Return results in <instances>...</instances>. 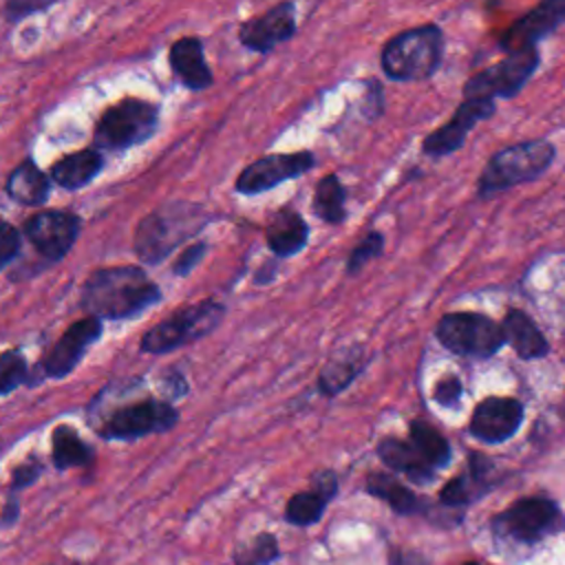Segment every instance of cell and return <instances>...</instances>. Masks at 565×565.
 <instances>
[{
  "instance_id": "cell-1",
  "label": "cell",
  "mask_w": 565,
  "mask_h": 565,
  "mask_svg": "<svg viewBox=\"0 0 565 565\" xmlns=\"http://www.w3.org/2000/svg\"><path fill=\"white\" fill-rule=\"evenodd\" d=\"M161 287L143 265H110L93 269L79 289V307L97 320H130L159 305Z\"/></svg>"
},
{
  "instance_id": "cell-2",
  "label": "cell",
  "mask_w": 565,
  "mask_h": 565,
  "mask_svg": "<svg viewBox=\"0 0 565 565\" xmlns=\"http://www.w3.org/2000/svg\"><path fill=\"white\" fill-rule=\"evenodd\" d=\"M216 218L218 216L201 203L168 201L139 218L132 234V249L143 265H161L168 254Z\"/></svg>"
},
{
  "instance_id": "cell-3",
  "label": "cell",
  "mask_w": 565,
  "mask_h": 565,
  "mask_svg": "<svg viewBox=\"0 0 565 565\" xmlns=\"http://www.w3.org/2000/svg\"><path fill=\"white\" fill-rule=\"evenodd\" d=\"M227 307L221 300L203 298L177 307L168 318L152 324L139 340V351L166 355L201 338H207L223 322Z\"/></svg>"
},
{
  "instance_id": "cell-4",
  "label": "cell",
  "mask_w": 565,
  "mask_h": 565,
  "mask_svg": "<svg viewBox=\"0 0 565 565\" xmlns=\"http://www.w3.org/2000/svg\"><path fill=\"white\" fill-rule=\"evenodd\" d=\"M161 106L141 97H126L97 117L93 130V148L99 152H121L146 143L159 128Z\"/></svg>"
},
{
  "instance_id": "cell-5",
  "label": "cell",
  "mask_w": 565,
  "mask_h": 565,
  "mask_svg": "<svg viewBox=\"0 0 565 565\" xmlns=\"http://www.w3.org/2000/svg\"><path fill=\"white\" fill-rule=\"evenodd\" d=\"M441 49L444 35L435 24L402 31L382 49V71L395 82L426 79L439 66Z\"/></svg>"
},
{
  "instance_id": "cell-6",
  "label": "cell",
  "mask_w": 565,
  "mask_h": 565,
  "mask_svg": "<svg viewBox=\"0 0 565 565\" xmlns=\"http://www.w3.org/2000/svg\"><path fill=\"white\" fill-rule=\"evenodd\" d=\"M181 419L179 408L157 395L117 404L93 428L106 441H135L148 435H163Z\"/></svg>"
},
{
  "instance_id": "cell-7",
  "label": "cell",
  "mask_w": 565,
  "mask_h": 565,
  "mask_svg": "<svg viewBox=\"0 0 565 565\" xmlns=\"http://www.w3.org/2000/svg\"><path fill=\"white\" fill-rule=\"evenodd\" d=\"M554 159V146L550 141H521L499 150L481 172L479 194L490 196L523 181L543 174Z\"/></svg>"
},
{
  "instance_id": "cell-8",
  "label": "cell",
  "mask_w": 565,
  "mask_h": 565,
  "mask_svg": "<svg viewBox=\"0 0 565 565\" xmlns=\"http://www.w3.org/2000/svg\"><path fill=\"white\" fill-rule=\"evenodd\" d=\"M102 333H104V322L90 316L68 324L64 333L55 340V344L33 364L29 386L33 388L44 380L68 377L77 369V364L84 360L88 349L95 342H99Z\"/></svg>"
},
{
  "instance_id": "cell-9",
  "label": "cell",
  "mask_w": 565,
  "mask_h": 565,
  "mask_svg": "<svg viewBox=\"0 0 565 565\" xmlns=\"http://www.w3.org/2000/svg\"><path fill=\"white\" fill-rule=\"evenodd\" d=\"M494 532L514 543H536L561 530H565V516L550 499H521L501 512L494 523Z\"/></svg>"
},
{
  "instance_id": "cell-10",
  "label": "cell",
  "mask_w": 565,
  "mask_h": 565,
  "mask_svg": "<svg viewBox=\"0 0 565 565\" xmlns=\"http://www.w3.org/2000/svg\"><path fill=\"white\" fill-rule=\"evenodd\" d=\"M437 338L452 353L472 358H490L505 344L501 324L481 313H448L437 324Z\"/></svg>"
},
{
  "instance_id": "cell-11",
  "label": "cell",
  "mask_w": 565,
  "mask_h": 565,
  "mask_svg": "<svg viewBox=\"0 0 565 565\" xmlns=\"http://www.w3.org/2000/svg\"><path fill=\"white\" fill-rule=\"evenodd\" d=\"M316 168V154L311 150L274 152L247 163L234 181V190L243 196H254L278 188L285 181L298 179Z\"/></svg>"
},
{
  "instance_id": "cell-12",
  "label": "cell",
  "mask_w": 565,
  "mask_h": 565,
  "mask_svg": "<svg viewBox=\"0 0 565 565\" xmlns=\"http://www.w3.org/2000/svg\"><path fill=\"white\" fill-rule=\"evenodd\" d=\"M82 232V216L71 210H44L22 223V236L49 263H60L73 249Z\"/></svg>"
},
{
  "instance_id": "cell-13",
  "label": "cell",
  "mask_w": 565,
  "mask_h": 565,
  "mask_svg": "<svg viewBox=\"0 0 565 565\" xmlns=\"http://www.w3.org/2000/svg\"><path fill=\"white\" fill-rule=\"evenodd\" d=\"M539 64L534 49H521L508 53L501 62L470 77L463 86V99H494L510 97L530 79Z\"/></svg>"
},
{
  "instance_id": "cell-14",
  "label": "cell",
  "mask_w": 565,
  "mask_h": 565,
  "mask_svg": "<svg viewBox=\"0 0 565 565\" xmlns=\"http://www.w3.org/2000/svg\"><path fill=\"white\" fill-rule=\"evenodd\" d=\"M296 31H298L296 4L285 0V2L269 7L267 11H263L258 15L243 20L238 24L236 38L243 49H247L252 53L267 55L278 44L291 40L296 35Z\"/></svg>"
},
{
  "instance_id": "cell-15",
  "label": "cell",
  "mask_w": 565,
  "mask_h": 565,
  "mask_svg": "<svg viewBox=\"0 0 565 565\" xmlns=\"http://www.w3.org/2000/svg\"><path fill=\"white\" fill-rule=\"evenodd\" d=\"M523 422V406L512 397L483 399L470 419V433L488 444H501L510 439Z\"/></svg>"
},
{
  "instance_id": "cell-16",
  "label": "cell",
  "mask_w": 565,
  "mask_h": 565,
  "mask_svg": "<svg viewBox=\"0 0 565 565\" xmlns=\"http://www.w3.org/2000/svg\"><path fill=\"white\" fill-rule=\"evenodd\" d=\"M494 113V102L492 99H463L457 113L435 132H430L424 139V152L430 157H444L455 152L466 135L472 130V126Z\"/></svg>"
},
{
  "instance_id": "cell-17",
  "label": "cell",
  "mask_w": 565,
  "mask_h": 565,
  "mask_svg": "<svg viewBox=\"0 0 565 565\" xmlns=\"http://www.w3.org/2000/svg\"><path fill=\"white\" fill-rule=\"evenodd\" d=\"M168 64L172 75L192 93H201L214 84V73L205 60L203 40L183 35L168 49Z\"/></svg>"
},
{
  "instance_id": "cell-18",
  "label": "cell",
  "mask_w": 565,
  "mask_h": 565,
  "mask_svg": "<svg viewBox=\"0 0 565 565\" xmlns=\"http://www.w3.org/2000/svg\"><path fill=\"white\" fill-rule=\"evenodd\" d=\"M265 243L274 258H291L307 247L309 225L298 210L282 205L267 216Z\"/></svg>"
},
{
  "instance_id": "cell-19",
  "label": "cell",
  "mask_w": 565,
  "mask_h": 565,
  "mask_svg": "<svg viewBox=\"0 0 565 565\" xmlns=\"http://www.w3.org/2000/svg\"><path fill=\"white\" fill-rule=\"evenodd\" d=\"M51 177L44 172L33 157H24L13 166L4 179V194L24 207H40L49 201Z\"/></svg>"
},
{
  "instance_id": "cell-20",
  "label": "cell",
  "mask_w": 565,
  "mask_h": 565,
  "mask_svg": "<svg viewBox=\"0 0 565 565\" xmlns=\"http://www.w3.org/2000/svg\"><path fill=\"white\" fill-rule=\"evenodd\" d=\"M104 163V154L97 148H82L53 161L49 168V177L57 188L75 192L90 185L102 174Z\"/></svg>"
},
{
  "instance_id": "cell-21",
  "label": "cell",
  "mask_w": 565,
  "mask_h": 565,
  "mask_svg": "<svg viewBox=\"0 0 565 565\" xmlns=\"http://www.w3.org/2000/svg\"><path fill=\"white\" fill-rule=\"evenodd\" d=\"M563 20H565V2H554V0L543 2L534 11H530L523 20L512 24L503 35L501 44L510 53L521 49H534V42L547 35L552 29H556Z\"/></svg>"
},
{
  "instance_id": "cell-22",
  "label": "cell",
  "mask_w": 565,
  "mask_h": 565,
  "mask_svg": "<svg viewBox=\"0 0 565 565\" xmlns=\"http://www.w3.org/2000/svg\"><path fill=\"white\" fill-rule=\"evenodd\" d=\"M51 459L57 470L84 468L95 459V448L71 424H57L51 433Z\"/></svg>"
},
{
  "instance_id": "cell-23",
  "label": "cell",
  "mask_w": 565,
  "mask_h": 565,
  "mask_svg": "<svg viewBox=\"0 0 565 565\" xmlns=\"http://www.w3.org/2000/svg\"><path fill=\"white\" fill-rule=\"evenodd\" d=\"M377 455L388 468L406 475L413 481H430L433 479L435 470L419 455V450L411 444V439L402 441L395 437H386L377 444Z\"/></svg>"
},
{
  "instance_id": "cell-24",
  "label": "cell",
  "mask_w": 565,
  "mask_h": 565,
  "mask_svg": "<svg viewBox=\"0 0 565 565\" xmlns=\"http://www.w3.org/2000/svg\"><path fill=\"white\" fill-rule=\"evenodd\" d=\"M501 329H503L505 342H510L514 347L519 358L536 360L547 353V342H545L543 333L523 311H519V309L508 311Z\"/></svg>"
},
{
  "instance_id": "cell-25",
  "label": "cell",
  "mask_w": 565,
  "mask_h": 565,
  "mask_svg": "<svg viewBox=\"0 0 565 565\" xmlns=\"http://www.w3.org/2000/svg\"><path fill=\"white\" fill-rule=\"evenodd\" d=\"M311 210L329 225H340L347 218V188L338 174H327L316 183Z\"/></svg>"
},
{
  "instance_id": "cell-26",
  "label": "cell",
  "mask_w": 565,
  "mask_h": 565,
  "mask_svg": "<svg viewBox=\"0 0 565 565\" xmlns=\"http://www.w3.org/2000/svg\"><path fill=\"white\" fill-rule=\"evenodd\" d=\"M362 371L360 353L349 351L347 355H338L324 364V369L318 375V391L322 395H338L342 393Z\"/></svg>"
},
{
  "instance_id": "cell-27",
  "label": "cell",
  "mask_w": 565,
  "mask_h": 565,
  "mask_svg": "<svg viewBox=\"0 0 565 565\" xmlns=\"http://www.w3.org/2000/svg\"><path fill=\"white\" fill-rule=\"evenodd\" d=\"M366 490L373 497L384 499L399 514H413L419 508V501L415 499V494L406 486H402L397 479H393V477H388L384 472L369 475Z\"/></svg>"
},
{
  "instance_id": "cell-28",
  "label": "cell",
  "mask_w": 565,
  "mask_h": 565,
  "mask_svg": "<svg viewBox=\"0 0 565 565\" xmlns=\"http://www.w3.org/2000/svg\"><path fill=\"white\" fill-rule=\"evenodd\" d=\"M411 444L419 450V455L428 461V466L441 468L450 461V446L448 441L441 437V433H437L430 424L426 422H413L411 424Z\"/></svg>"
},
{
  "instance_id": "cell-29",
  "label": "cell",
  "mask_w": 565,
  "mask_h": 565,
  "mask_svg": "<svg viewBox=\"0 0 565 565\" xmlns=\"http://www.w3.org/2000/svg\"><path fill=\"white\" fill-rule=\"evenodd\" d=\"M31 364L20 349L0 351V397L31 384Z\"/></svg>"
},
{
  "instance_id": "cell-30",
  "label": "cell",
  "mask_w": 565,
  "mask_h": 565,
  "mask_svg": "<svg viewBox=\"0 0 565 565\" xmlns=\"http://www.w3.org/2000/svg\"><path fill=\"white\" fill-rule=\"evenodd\" d=\"M329 503L327 497H322L320 492L316 490H307V492H296L289 501H287V508H285V519L294 525H311L316 523L322 512H324V505Z\"/></svg>"
},
{
  "instance_id": "cell-31",
  "label": "cell",
  "mask_w": 565,
  "mask_h": 565,
  "mask_svg": "<svg viewBox=\"0 0 565 565\" xmlns=\"http://www.w3.org/2000/svg\"><path fill=\"white\" fill-rule=\"evenodd\" d=\"M278 554V543L271 534H260L236 550V565H265Z\"/></svg>"
},
{
  "instance_id": "cell-32",
  "label": "cell",
  "mask_w": 565,
  "mask_h": 565,
  "mask_svg": "<svg viewBox=\"0 0 565 565\" xmlns=\"http://www.w3.org/2000/svg\"><path fill=\"white\" fill-rule=\"evenodd\" d=\"M384 249V236L380 232H369L349 254L347 274H358L369 260L377 258Z\"/></svg>"
},
{
  "instance_id": "cell-33",
  "label": "cell",
  "mask_w": 565,
  "mask_h": 565,
  "mask_svg": "<svg viewBox=\"0 0 565 565\" xmlns=\"http://www.w3.org/2000/svg\"><path fill=\"white\" fill-rule=\"evenodd\" d=\"M22 230L0 218V271H4L22 254Z\"/></svg>"
},
{
  "instance_id": "cell-34",
  "label": "cell",
  "mask_w": 565,
  "mask_h": 565,
  "mask_svg": "<svg viewBox=\"0 0 565 565\" xmlns=\"http://www.w3.org/2000/svg\"><path fill=\"white\" fill-rule=\"evenodd\" d=\"M57 0H7L2 4V15L7 22L18 24L24 18L33 15V13H44L51 7H55Z\"/></svg>"
},
{
  "instance_id": "cell-35",
  "label": "cell",
  "mask_w": 565,
  "mask_h": 565,
  "mask_svg": "<svg viewBox=\"0 0 565 565\" xmlns=\"http://www.w3.org/2000/svg\"><path fill=\"white\" fill-rule=\"evenodd\" d=\"M207 247H210V245H207L205 241H196V243L183 247L181 254H179V256L174 258V263H172V274L179 276V278L190 276V274L194 271V267L203 260V256L207 254Z\"/></svg>"
},
{
  "instance_id": "cell-36",
  "label": "cell",
  "mask_w": 565,
  "mask_h": 565,
  "mask_svg": "<svg viewBox=\"0 0 565 565\" xmlns=\"http://www.w3.org/2000/svg\"><path fill=\"white\" fill-rule=\"evenodd\" d=\"M157 388H159V393H161V399H168V402H172V404L190 393L188 377H185L181 371H177V369H168V371L159 377Z\"/></svg>"
},
{
  "instance_id": "cell-37",
  "label": "cell",
  "mask_w": 565,
  "mask_h": 565,
  "mask_svg": "<svg viewBox=\"0 0 565 565\" xmlns=\"http://www.w3.org/2000/svg\"><path fill=\"white\" fill-rule=\"evenodd\" d=\"M42 470H44V466L38 459H26V461L18 463L11 470V494L22 490V488H26V486H31V483H35L40 479Z\"/></svg>"
},
{
  "instance_id": "cell-38",
  "label": "cell",
  "mask_w": 565,
  "mask_h": 565,
  "mask_svg": "<svg viewBox=\"0 0 565 565\" xmlns=\"http://www.w3.org/2000/svg\"><path fill=\"white\" fill-rule=\"evenodd\" d=\"M461 397V382L455 377V375H448L444 377L437 388H435V399L441 404V406H452L457 404Z\"/></svg>"
},
{
  "instance_id": "cell-39",
  "label": "cell",
  "mask_w": 565,
  "mask_h": 565,
  "mask_svg": "<svg viewBox=\"0 0 565 565\" xmlns=\"http://www.w3.org/2000/svg\"><path fill=\"white\" fill-rule=\"evenodd\" d=\"M311 490L320 492L322 497L331 499L335 492H338V479L331 470H322V472H316L311 477Z\"/></svg>"
},
{
  "instance_id": "cell-40",
  "label": "cell",
  "mask_w": 565,
  "mask_h": 565,
  "mask_svg": "<svg viewBox=\"0 0 565 565\" xmlns=\"http://www.w3.org/2000/svg\"><path fill=\"white\" fill-rule=\"evenodd\" d=\"M278 271H280V260L278 258L271 256V258L263 260L260 267L254 274V285H269V282H274Z\"/></svg>"
},
{
  "instance_id": "cell-41",
  "label": "cell",
  "mask_w": 565,
  "mask_h": 565,
  "mask_svg": "<svg viewBox=\"0 0 565 565\" xmlns=\"http://www.w3.org/2000/svg\"><path fill=\"white\" fill-rule=\"evenodd\" d=\"M466 565H477V563H466Z\"/></svg>"
}]
</instances>
